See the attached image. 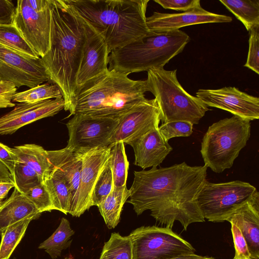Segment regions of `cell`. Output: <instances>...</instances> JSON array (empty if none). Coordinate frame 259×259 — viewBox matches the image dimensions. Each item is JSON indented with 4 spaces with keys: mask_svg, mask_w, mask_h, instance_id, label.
Wrapping results in <instances>:
<instances>
[{
    "mask_svg": "<svg viewBox=\"0 0 259 259\" xmlns=\"http://www.w3.org/2000/svg\"><path fill=\"white\" fill-rule=\"evenodd\" d=\"M41 212L15 188L0 207V232L13 224L26 219L38 218Z\"/></svg>",
    "mask_w": 259,
    "mask_h": 259,
    "instance_id": "cell-22",
    "label": "cell"
},
{
    "mask_svg": "<svg viewBox=\"0 0 259 259\" xmlns=\"http://www.w3.org/2000/svg\"><path fill=\"white\" fill-rule=\"evenodd\" d=\"M233 259H246V258H236L234 257ZM249 259H252V258H249Z\"/></svg>",
    "mask_w": 259,
    "mask_h": 259,
    "instance_id": "cell-49",
    "label": "cell"
},
{
    "mask_svg": "<svg viewBox=\"0 0 259 259\" xmlns=\"http://www.w3.org/2000/svg\"><path fill=\"white\" fill-rule=\"evenodd\" d=\"M75 233L68 220L62 218L60 225L53 234L41 243L38 248L45 249L53 259L61 256L62 251L71 244V237Z\"/></svg>",
    "mask_w": 259,
    "mask_h": 259,
    "instance_id": "cell-26",
    "label": "cell"
},
{
    "mask_svg": "<svg viewBox=\"0 0 259 259\" xmlns=\"http://www.w3.org/2000/svg\"><path fill=\"white\" fill-rule=\"evenodd\" d=\"M64 259H73L71 256L66 257Z\"/></svg>",
    "mask_w": 259,
    "mask_h": 259,
    "instance_id": "cell-47",
    "label": "cell"
},
{
    "mask_svg": "<svg viewBox=\"0 0 259 259\" xmlns=\"http://www.w3.org/2000/svg\"><path fill=\"white\" fill-rule=\"evenodd\" d=\"M0 80L11 81L17 88H29L51 81L41 58L24 55L1 44Z\"/></svg>",
    "mask_w": 259,
    "mask_h": 259,
    "instance_id": "cell-11",
    "label": "cell"
},
{
    "mask_svg": "<svg viewBox=\"0 0 259 259\" xmlns=\"http://www.w3.org/2000/svg\"><path fill=\"white\" fill-rule=\"evenodd\" d=\"M104 39L109 53L151 35L146 23L149 0H64Z\"/></svg>",
    "mask_w": 259,
    "mask_h": 259,
    "instance_id": "cell-3",
    "label": "cell"
},
{
    "mask_svg": "<svg viewBox=\"0 0 259 259\" xmlns=\"http://www.w3.org/2000/svg\"><path fill=\"white\" fill-rule=\"evenodd\" d=\"M207 169L204 165L191 166L183 162L135 171L126 202L137 215L149 210L161 224L171 229L178 221L186 231L191 224L205 221L197 198L206 180Z\"/></svg>",
    "mask_w": 259,
    "mask_h": 259,
    "instance_id": "cell-1",
    "label": "cell"
},
{
    "mask_svg": "<svg viewBox=\"0 0 259 259\" xmlns=\"http://www.w3.org/2000/svg\"><path fill=\"white\" fill-rule=\"evenodd\" d=\"M193 124L185 121H176L162 123L158 127L164 139L167 141L171 138L189 137L193 132Z\"/></svg>",
    "mask_w": 259,
    "mask_h": 259,
    "instance_id": "cell-36",
    "label": "cell"
},
{
    "mask_svg": "<svg viewBox=\"0 0 259 259\" xmlns=\"http://www.w3.org/2000/svg\"><path fill=\"white\" fill-rule=\"evenodd\" d=\"M101 255L107 259H133V245L130 237L112 233L104 243Z\"/></svg>",
    "mask_w": 259,
    "mask_h": 259,
    "instance_id": "cell-31",
    "label": "cell"
},
{
    "mask_svg": "<svg viewBox=\"0 0 259 259\" xmlns=\"http://www.w3.org/2000/svg\"><path fill=\"white\" fill-rule=\"evenodd\" d=\"M248 202H258V192L250 183L239 180L213 183L206 180L197 198L204 219L212 222L227 221L235 210Z\"/></svg>",
    "mask_w": 259,
    "mask_h": 259,
    "instance_id": "cell-8",
    "label": "cell"
},
{
    "mask_svg": "<svg viewBox=\"0 0 259 259\" xmlns=\"http://www.w3.org/2000/svg\"><path fill=\"white\" fill-rule=\"evenodd\" d=\"M180 29L153 33L112 51L108 57V69L131 73L162 68L181 53L190 41Z\"/></svg>",
    "mask_w": 259,
    "mask_h": 259,
    "instance_id": "cell-5",
    "label": "cell"
},
{
    "mask_svg": "<svg viewBox=\"0 0 259 259\" xmlns=\"http://www.w3.org/2000/svg\"><path fill=\"white\" fill-rule=\"evenodd\" d=\"M247 31L259 25V0H220Z\"/></svg>",
    "mask_w": 259,
    "mask_h": 259,
    "instance_id": "cell-25",
    "label": "cell"
},
{
    "mask_svg": "<svg viewBox=\"0 0 259 259\" xmlns=\"http://www.w3.org/2000/svg\"><path fill=\"white\" fill-rule=\"evenodd\" d=\"M109 162L113 175V187L126 186L129 162L125 151L124 143L119 142L111 147Z\"/></svg>",
    "mask_w": 259,
    "mask_h": 259,
    "instance_id": "cell-30",
    "label": "cell"
},
{
    "mask_svg": "<svg viewBox=\"0 0 259 259\" xmlns=\"http://www.w3.org/2000/svg\"><path fill=\"white\" fill-rule=\"evenodd\" d=\"M0 181L13 182L12 176L7 167L0 161Z\"/></svg>",
    "mask_w": 259,
    "mask_h": 259,
    "instance_id": "cell-45",
    "label": "cell"
},
{
    "mask_svg": "<svg viewBox=\"0 0 259 259\" xmlns=\"http://www.w3.org/2000/svg\"><path fill=\"white\" fill-rule=\"evenodd\" d=\"M232 21L231 17L210 12L202 7L178 13L154 12L152 15L146 17L147 25L151 32L178 30L189 25Z\"/></svg>",
    "mask_w": 259,
    "mask_h": 259,
    "instance_id": "cell-18",
    "label": "cell"
},
{
    "mask_svg": "<svg viewBox=\"0 0 259 259\" xmlns=\"http://www.w3.org/2000/svg\"><path fill=\"white\" fill-rule=\"evenodd\" d=\"M0 44L24 55L39 58L12 24L0 23Z\"/></svg>",
    "mask_w": 259,
    "mask_h": 259,
    "instance_id": "cell-32",
    "label": "cell"
},
{
    "mask_svg": "<svg viewBox=\"0 0 259 259\" xmlns=\"http://www.w3.org/2000/svg\"><path fill=\"white\" fill-rule=\"evenodd\" d=\"M111 148H97L81 155L82 166L77 200L72 214L79 217L91 206V197L95 183L110 158Z\"/></svg>",
    "mask_w": 259,
    "mask_h": 259,
    "instance_id": "cell-16",
    "label": "cell"
},
{
    "mask_svg": "<svg viewBox=\"0 0 259 259\" xmlns=\"http://www.w3.org/2000/svg\"><path fill=\"white\" fill-rule=\"evenodd\" d=\"M83 22L85 39L76 79L77 94L87 82L109 70L107 65L110 53L104 39L90 24Z\"/></svg>",
    "mask_w": 259,
    "mask_h": 259,
    "instance_id": "cell-15",
    "label": "cell"
},
{
    "mask_svg": "<svg viewBox=\"0 0 259 259\" xmlns=\"http://www.w3.org/2000/svg\"><path fill=\"white\" fill-rule=\"evenodd\" d=\"M249 49L244 67L259 74V25L252 27L249 31Z\"/></svg>",
    "mask_w": 259,
    "mask_h": 259,
    "instance_id": "cell-37",
    "label": "cell"
},
{
    "mask_svg": "<svg viewBox=\"0 0 259 259\" xmlns=\"http://www.w3.org/2000/svg\"><path fill=\"white\" fill-rule=\"evenodd\" d=\"M129 73L114 69L91 80L77 92L70 115L83 114L119 119L145 99V80H133Z\"/></svg>",
    "mask_w": 259,
    "mask_h": 259,
    "instance_id": "cell-4",
    "label": "cell"
},
{
    "mask_svg": "<svg viewBox=\"0 0 259 259\" xmlns=\"http://www.w3.org/2000/svg\"><path fill=\"white\" fill-rule=\"evenodd\" d=\"M227 221L240 229L251 258L259 259V202L245 203L235 210Z\"/></svg>",
    "mask_w": 259,
    "mask_h": 259,
    "instance_id": "cell-21",
    "label": "cell"
},
{
    "mask_svg": "<svg viewBox=\"0 0 259 259\" xmlns=\"http://www.w3.org/2000/svg\"><path fill=\"white\" fill-rule=\"evenodd\" d=\"M99 259H107V258H106V257H103V256L100 255V257Z\"/></svg>",
    "mask_w": 259,
    "mask_h": 259,
    "instance_id": "cell-48",
    "label": "cell"
},
{
    "mask_svg": "<svg viewBox=\"0 0 259 259\" xmlns=\"http://www.w3.org/2000/svg\"><path fill=\"white\" fill-rule=\"evenodd\" d=\"M15 6L11 0H0V23L11 24L14 18Z\"/></svg>",
    "mask_w": 259,
    "mask_h": 259,
    "instance_id": "cell-42",
    "label": "cell"
},
{
    "mask_svg": "<svg viewBox=\"0 0 259 259\" xmlns=\"http://www.w3.org/2000/svg\"><path fill=\"white\" fill-rule=\"evenodd\" d=\"M14 259H16V258H14Z\"/></svg>",
    "mask_w": 259,
    "mask_h": 259,
    "instance_id": "cell-51",
    "label": "cell"
},
{
    "mask_svg": "<svg viewBox=\"0 0 259 259\" xmlns=\"http://www.w3.org/2000/svg\"><path fill=\"white\" fill-rule=\"evenodd\" d=\"M119 119L75 114L66 123L69 140L67 147L76 153L107 148Z\"/></svg>",
    "mask_w": 259,
    "mask_h": 259,
    "instance_id": "cell-10",
    "label": "cell"
},
{
    "mask_svg": "<svg viewBox=\"0 0 259 259\" xmlns=\"http://www.w3.org/2000/svg\"><path fill=\"white\" fill-rule=\"evenodd\" d=\"M230 224L235 251L234 257L236 258H251L247 243L240 229L235 224Z\"/></svg>",
    "mask_w": 259,
    "mask_h": 259,
    "instance_id": "cell-39",
    "label": "cell"
},
{
    "mask_svg": "<svg viewBox=\"0 0 259 259\" xmlns=\"http://www.w3.org/2000/svg\"><path fill=\"white\" fill-rule=\"evenodd\" d=\"M0 161L7 167L12 175L17 158L12 148L2 143H0Z\"/></svg>",
    "mask_w": 259,
    "mask_h": 259,
    "instance_id": "cell-41",
    "label": "cell"
},
{
    "mask_svg": "<svg viewBox=\"0 0 259 259\" xmlns=\"http://www.w3.org/2000/svg\"><path fill=\"white\" fill-rule=\"evenodd\" d=\"M147 92L155 97L162 123L176 121L198 124L209 109L198 98L187 93L179 82L177 69L153 68L147 71Z\"/></svg>",
    "mask_w": 259,
    "mask_h": 259,
    "instance_id": "cell-6",
    "label": "cell"
},
{
    "mask_svg": "<svg viewBox=\"0 0 259 259\" xmlns=\"http://www.w3.org/2000/svg\"><path fill=\"white\" fill-rule=\"evenodd\" d=\"M17 162L25 163L40 176L43 182L47 179L51 171L47 150L34 144H26L12 148Z\"/></svg>",
    "mask_w": 259,
    "mask_h": 259,
    "instance_id": "cell-23",
    "label": "cell"
},
{
    "mask_svg": "<svg viewBox=\"0 0 259 259\" xmlns=\"http://www.w3.org/2000/svg\"><path fill=\"white\" fill-rule=\"evenodd\" d=\"M196 97L207 107L224 110L250 121L259 118L258 98L235 87L199 89L196 93Z\"/></svg>",
    "mask_w": 259,
    "mask_h": 259,
    "instance_id": "cell-14",
    "label": "cell"
},
{
    "mask_svg": "<svg viewBox=\"0 0 259 259\" xmlns=\"http://www.w3.org/2000/svg\"><path fill=\"white\" fill-rule=\"evenodd\" d=\"M158 127L126 143L133 148L134 164L144 170L157 167L172 150V147L161 136Z\"/></svg>",
    "mask_w": 259,
    "mask_h": 259,
    "instance_id": "cell-20",
    "label": "cell"
},
{
    "mask_svg": "<svg viewBox=\"0 0 259 259\" xmlns=\"http://www.w3.org/2000/svg\"><path fill=\"white\" fill-rule=\"evenodd\" d=\"M32 218L26 219L3 230L0 234L2 240L0 243V259H8L21 240Z\"/></svg>",
    "mask_w": 259,
    "mask_h": 259,
    "instance_id": "cell-28",
    "label": "cell"
},
{
    "mask_svg": "<svg viewBox=\"0 0 259 259\" xmlns=\"http://www.w3.org/2000/svg\"><path fill=\"white\" fill-rule=\"evenodd\" d=\"M212 257H208L196 254L195 253L186 254L175 257L170 259H212Z\"/></svg>",
    "mask_w": 259,
    "mask_h": 259,
    "instance_id": "cell-46",
    "label": "cell"
},
{
    "mask_svg": "<svg viewBox=\"0 0 259 259\" xmlns=\"http://www.w3.org/2000/svg\"><path fill=\"white\" fill-rule=\"evenodd\" d=\"M63 98L59 87L51 81L42 83L30 89L16 93L12 101L19 103H34L49 99Z\"/></svg>",
    "mask_w": 259,
    "mask_h": 259,
    "instance_id": "cell-29",
    "label": "cell"
},
{
    "mask_svg": "<svg viewBox=\"0 0 259 259\" xmlns=\"http://www.w3.org/2000/svg\"><path fill=\"white\" fill-rule=\"evenodd\" d=\"M51 172L60 175L65 181L70 193V205L69 213L72 214L76 205L82 166L81 157L66 147L57 150H47Z\"/></svg>",
    "mask_w": 259,
    "mask_h": 259,
    "instance_id": "cell-19",
    "label": "cell"
},
{
    "mask_svg": "<svg viewBox=\"0 0 259 259\" xmlns=\"http://www.w3.org/2000/svg\"><path fill=\"white\" fill-rule=\"evenodd\" d=\"M14 187L13 182L0 181V203L3 202V200L7 196L10 190Z\"/></svg>",
    "mask_w": 259,
    "mask_h": 259,
    "instance_id": "cell-44",
    "label": "cell"
},
{
    "mask_svg": "<svg viewBox=\"0 0 259 259\" xmlns=\"http://www.w3.org/2000/svg\"><path fill=\"white\" fill-rule=\"evenodd\" d=\"M160 111L156 99L145 98L135 105L119 118V122L109 140L111 148L124 144L159 127Z\"/></svg>",
    "mask_w": 259,
    "mask_h": 259,
    "instance_id": "cell-13",
    "label": "cell"
},
{
    "mask_svg": "<svg viewBox=\"0 0 259 259\" xmlns=\"http://www.w3.org/2000/svg\"><path fill=\"white\" fill-rule=\"evenodd\" d=\"M64 106L63 98L16 104L12 111L0 117V135H11L27 124L53 116L64 109Z\"/></svg>",
    "mask_w": 259,
    "mask_h": 259,
    "instance_id": "cell-17",
    "label": "cell"
},
{
    "mask_svg": "<svg viewBox=\"0 0 259 259\" xmlns=\"http://www.w3.org/2000/svg\"><path fill=\"white\" fill-rule=\"evenodd\" d=\"M23 195L41 213L54 210L50 194L44 182L31 188Z\"/></svg>",
    "mask_w": 259,
    "mask_h": 259,
    "instance_id": "cell-35",
    "label": "cell"
},
{
    "mask_svg": "<svg viewBox=\"0 0 259 259\" xmlns=\"http://www.w3.org/2000/svg\"><path fill=\"white\" fill-rule=\"evenodd\" d=\"M51 6V4L47 9L37 12L29 6L26 0H18L12 23L40 58L50 48Z\"/></svg>",
    "mask_w": 259,
    "mask_h": 259,
    "instance_id": "cell-12",
    "label": "cell"
},
{
    "mask_svg": "<svg viewBox=\"0 0 259 259\" xmlns=\"http://www.w3.org/2000/svg\"><path fill=\"white\" fill-rule=\"evenodd\" d=\"M250 131V121L235 115L209 126L201 145L204 165L215 173L230 168L246 145Z\"/></svg>",
    "mask_w": 259,
    "mask_h": 259,
    "instance_id": "cell-7",
    "label": "cell"
},
{
    "mask_svg": "<svg viewBox=\"0 0 259 259\" xmlns=\"http://www.w3.org/2000/svg\"><path fill=\"white\" fill-rule=\"evenodd\" d=\"M15 188L22 194L29 189L44 182L36 171L25 163L17 162L12 174Z\"/></svg>",
    "mask_w": 259,
    "mask_h": 259,
    "instance_id": "cell-33",
    "label": "cell"
},
{
    "mask_svg": "<svg viewBox=\"0 0 259 259\" xmlns=\"http://www.w3.org/2000/svg\"><path fill=\"white\" fill-rule=\"evenodd\" d=\"M17 90V88L13 82L0 80V108L15 106L12 100Z\"/></svg>",
    "mask_w": 259,
    "mask_h": 259,
    "instance_id": "cell-40",
    "label": "cell"
},
{
    "mask_svg": "<svg viewBox=\"0 0 259 259\" xmlns=\"http://www.w3.org/2000/svg\"><path fill=\"white\" fill-rule=\"evenodd\" d=\"M165 9L187 12L201 7L199 0H154Z\"/></svg>",
    "mask_w": 259,
    "mask_h": 259,
    "instance_id": "cell-38",
    "label": "cell"
},
{
    "mask_svg": "<svg viewBox=\"0 0 259 259\" xmlns=\"http://www.w3.org/2000/svg\"><path fill=\"white\" fill-rule=\"evenodd\" d=\"M26 2L34 10L40 12L49 7L52 0H26Z\"/></svg>",
    "mask_w": 259,
    "mask_h": 259,
    "instance_id": "cell-43",
    "label": "cell"
},
{
    "mask_svg": "<svg viewBox=\"0 0 259 259\" xmlns=\"http://www.w3.org/2000/svg\"><path fill=\"white\" fill-rule=\"evenodd\" d=\"M128 236L133 245V259H170L195 252L189 242L167 227L142 226Z\"/></svg>",
    "mask_w": 259,
    "mask_h": 259,
    "instance_id": "cell-9",
    "label": "cell"
},
{
    "mask_svg": "<svg viewBox=\"0 0 259 259\" xmlns=\"http://www.w3.org/2000/svg\"><path fill=\"white\" fill-rule=\"evenodd\" d=\"M50 194L54 210L69 213L70 195L68 187L62 177L55 172H51L44 182Z\"/></svg>",
    "mask_w": 259,
    "mask_h": 259,
    "instance_id": "cell-27",
    "label": "cell"
},
{
    "mask_svg": "<svg viewBox=\"0 0 259 259\" xmlns=\"http://www.w3.org/2000/svg\"><path fill=\"white\" fill-rule=\"evenodd\" d=\"M130 197V191L126 186L113 187L111 192L98 207L109 229L114 228L120 220L124 204Z\"/></svg>",
    "mask_w": 259,
    "mask_h": 259,
    "instance_id": "cell-24",
    "label": "cell"
},
{
    "mask_svg": "<svg viewBox=\"0 0 259 259\" xmlns=\"http://www.w3.org/2000/svg\"><path fill=\"white\" fill-rule=\"evenodd\" d=\"M50 48L41 58L51 81L61 90L64 109L71 114L77 89L76 79L85 39L83 20L64 0H52Z\"/></svg>",
    "mask_w": 259,
    "mask_h": 259,
    "instance_id": "cell-2",
    "label": "cell"
},
{
    "mask_svg": "<svg viewBox=\"0 0 259 259\" xmlns=\"http://www.w3.org/2000/svg\"><path fill=\"white\" fill-rule=\"evenodd\" d=\"M212 259H215V258H213V257Z\"/></svg>",
    "mask_w": 259,
    "mask_h": 259,
    "instance_id": "cell-50",
    "label": "cell"
},
{
    "mask_svg": "<svg viewBox=\"0 0 259 259\" xmlns=\"http://www.w3.org/2000/svg\"><path fill=\"white\" fill-rule=\"evenodd\" d=\"M109 161L110 159L94 186L91 197L92 206H98L111 192L113 188V175Z\"/></svg>",
    "mask_w": 259,
    "mask_h": 259,
    "instance_id": "cell-34",
    "label": "cell"
}]
</instances>
